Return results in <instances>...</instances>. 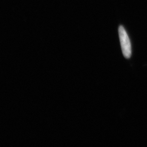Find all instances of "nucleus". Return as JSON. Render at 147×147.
<instances>
[{"mask_svg": "<svg viewBox=\"0 0 147 147\" xmlns=\"http://www.w3.org/2000/svg\"><path fill=\"white\" fill-rule=\"evenodd\" d=\"M119 40L121 42V47L124 56L129 59L131 55V42L126 31L122 26H120L119 28Z\"/></svg>", "mask_w": 147, "mask_h": 147, "instance_id": "f257e3e1", "label": "nucleus"}]
</instances>
